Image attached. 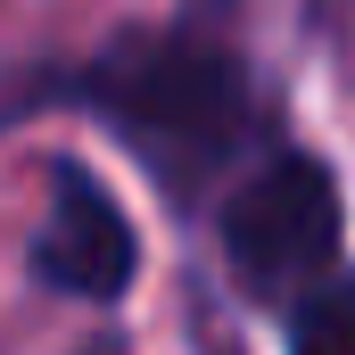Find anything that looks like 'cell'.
Returning <instances> with one entry per match:
<instances>
[{"instance_id":"6","label":"cell","mask_w":355,"mask_h":355,"mask_svg":"<svg viewBox=\"0 0 355 355\" xmlns=\"http://www.w3.org/2000/svg\"><path fill=\"white\" fill-rule=\"evenodd\" d=\"M198 8H207V17H232V8H240V0H198Z\"/></svg>"},{"instance_id":"3","label":"cell","mask_w":355,"mask_h":355,"mask_svg":"<svg viewBox=\"0 0 355 355\" xmlns=\"http://www.w3.org/2000/svg\"><path fill=\"white\" fill-rule=\"evenodd\" d=\"M33 272L58 289V297H83V306H116L141 272V232L124 215V198L107 182L58 157L50 166V207H42V232H33Z\"/></svg>"},{"instance_id":"4","label":"cell","mask_w":355,"mask_h":355,"mask_svg":"<svg viewBox=\"0 0 355 355\" xmlns=\"http://www.w3.org/2000/svg\"><path fill=\"white\" fill-rule=\"evenodd\" d=\"M289 355H355V281H322L289 314Z\"/></svg>"},{"instance_id":"1","label":"cell","mask_w":355,"mask_h":355,"mask_svg":"<svg viewBox=\"0 0 355 355\" xmlns=\"http://www.w3.org/2000/svg\"><path fill=\"white\" fill-rule=\"evenodd\" d=\"M75 91L116 124V141L166 182V190H182V198L207 174H223V157L248 132V75L198 25L124 33L116 50H99L83 67Z\"/></svg>"},{"instance_id":"2","label":"cell","mask_w":355,"mask_h":355,"mask_svg":"<svg viewBox=\"0 0 355 355\" xmlns=\"http://www.w3.org/2000/svg\"><path fill=\"white\" fill-rule=\"evenodd\" d=\"M347 240L339 174L314 149H281L223 198V265L257 297H314Z\"/></svg>"},{"instance_id":"5","label":"cell","mask_w":355,"mask_h":355,"mask_svg":"<svg viewBox=\"0 0 355 355\" xmlns=\"http://www.w3.org/2000/svg\"><path fill=\"white\" fill-rule=\"evenodd\" d=\"M355 25V0H306V33H322V42H339Z\"/></svg>"}]
</instances>
